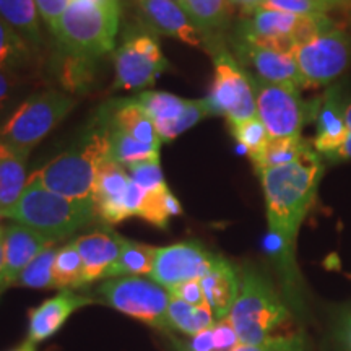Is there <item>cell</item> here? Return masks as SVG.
Segmentation results:
<instances>
[{
	"instance_id": "cell-40",
	"label": "cell",
	"mask_w": 351,
	"mask_h": 351,
	"mask_svg": "<svg viewBox=\"0 0 351 351\" xmlns=\"http://www.w3.org/2000/svg\"><path fill=\"white\" fill-rule=\"evenodd\" d=\"M345 122H346V138L345 143L333 153L332 156H328L327 160L332 163H341V161H351V101L345 104Z\"/></svg>"
},
{
	"instance_id": "cell-15",
	"label": "cell",
	"mask_w": 351,
	"mask_h": 351,
	"mask_svg": "<svg viewBox=\"0 0 351 351\" xmlns=\"http://www.w3.org/2000/svg\"><path fill=\"white\" fill-rule=\"evenodd\" d=\"M3 271L0 276V295L15 285L21 271L34 257L39 256L44 249L57 244L41 232L32 230V228L12 223L3 228Z\"/></svg>"
},
{
	"instance_id": "cell-3",
	"label": "cell",
	"mask_w": 351,
	"mask_h": 351,
	"mask_svg": "<svg viewBox=\"0 0 351 351\" xmlns=\"http://www.w3.org/2000/svg\"><path fill=\"white\" fill-rule=\"evenodd\" d=\"M109 160V138L104 127L91 132L78 147L64 152L29 174L28 181L73 200H93L96 176Z\"/></svg>"
},
{
	"instance_id": "cell-7",
	"label": "cell",
	"mask_w": 351,
	"mask_h": 351,
	"mask_svg": "<svg viewBox=\"0 0 351 351\" xmlns=\"http://www.w3.org/2000/svg\"><path fill=\"white\" fill-rule=\"evenodd\" d=\"M101 302L119 313L142 320L158 330L171 333L168 320L169 293L156 282L142 276H119L109 278L96 289Z\"/></svg>"
},
{
	"instance_id": "cell-35",
	"label": "cell",
	"mask_w": 351,
	"mask_h": 351,
	"mask_svg": "<svg viewBox=\"0 0 351 351\" xmlns=\"http://www.w3.org/2000/svg\"><path fill=\"white\" fill-rule=\"evenodd\" d=\"M228 124H230L231 135L247 152L249 158H251V161L254 163L261 156L262 150L270 140V135L267 132L265 125L262 124L258 116L238 122H228Z\"/></svg>"
},
{
	"instance_id": "cell-1",
	"label": "cell",
	"mask_w": 351,
	"mask_h": 351,
	"mask_svg": "<svg viewBox=\"0 0 351 351\" xmlns=\"http://www.w3.org/2000/svg\"><path fill=\"white\" fill-rule=\"evenodd\" d=\"M324 171L320 155L313 147L295 163L257 173L265 197L269 232L280 239L287 258L295 265L298 232L313 207Z\"/></svg>"
},
{
	"instance_id": "cell-17",
	"label": "cell",
	"mask_w": 351,
	"mask_h": 351,
	"mask_svg": "<svg viewBox=\"0 0 351 351\" xmlns=\"http://www.w3.org/2000/svg\"><path fill=\"white\" fill-rule=\"evenodd\" d=\"M98 300L90 296H83L73 293V289H60L59 295L51 300H46L41 306L34 307L29 311V328H28V341L38 345L62 328L70 315L82 307L95 304Z\"/></svg>"
},
{
	"instance_id": "cell-28",
	"label": "cell",
	"mask_w": 351,
	"mask_h": 351,
	"mask_svg": "<svg viewBox=\"0 0 351 351\" xmlns=\"http://www.w3.org/2000/svg\"><path fill=\"white\" fill-rule=\"evenodd\" d=\"M311 148H313V143H309L302 137L270 138L262 150L261 156L252 165L256 168V173H261L262 169L267 168L295 163V161L301 160Z\"/></svg>"
},
{
	"instance_id": "cell-39",
	"label": "cell",
	"mask_w": 351,
	"mask_h": 351,
	"mask_svg": "<svg viewBox=\"0 0 351 351\" xmlns=\"http://www.w3.org/2000/svg\"><path fill=\"white\" fill-rule=\"evenodd\" d=\"M38 5L39 16H41L44 23L49 26V29L56 28L57 21L64 15L70 5V0H34Z\"/></svg>"
},
{
	"instance_id": "cell-8",
	"label": "cell",
	"mask_w": 351,
	"mask_h": 351,
	"mask_svg": "<svg viewBox=\"0 0 351 351\" xmlns=\"http://www.w3.org/2000/svg\"><path fill=\"white\" fill-rule=\"evenodd\" d=\"M252 85L257 116L270 138L301 137V130L307 122H314L319 98L309 103L301 96V88L269 83L256 75H252Z\"/></svg>"
},
{
	"instance_id": "cell-29",
	"label": "cell",
	"mask_w": 351,
	"mask_h": 351,
	"mask_svg": "<svg viewBox=\"0 0 351 351\" xmlns=\"http://www.w3.org/2000/svg\"><path fill=\"white\" fill-rule=\"evenodd\" d=\"M168 320L173 330H178L184 335L194 337L212 327L217 320L208 307L192 306L186 301L171 296L168 306Z\"/></svg>"
},
{
	"instance_id": "cell-48",
	"label": "cell",
	"mask_w": 351,
	"mask_h": 351,
	"mask_svg": "<svg viewBox=\"0 0 351 351\" xmlns=\"http://www.w3.org/2000/svg\"><path fill=\"white\" fill-rule=\"evenodd\" d=\"M174 2H179V0H174Z\"/></svg>"
},
{
	"instance_id": "cell-27",
	"label": "cell",
	"mask_w": 351,
	"mask_h": 351,
	"mask_svg": "<svg viewBox=\"0 0 351 351\" xmlns=\"http://www.w3.org/2000/svg\"><path fill=\"white\" fill-rule=\"evenodd\" d=\"M109 138V160L114 163L129 168L132 165L142 163V161H158L160 160V147L148 145L132 138L124 132L104 127Z\"/></svg>"
},
{
	"instance_id": "cell-46",
	"label": "cell",
	"mask_w": 351,
	"mask_h": 351,
	"mask_svg": "<svg viewBox=\"0 0 351 351\" xmlns=\"http://www.w3.org/2000/svg\"><path fill=\"white\" fill-rule=\"evenodd\" d=\"M348 345H350V350H351V322H350V327H348Z\"/></svg>"
},
{
	"instance_id": "cell-18",
	"label": "cell",
	"mask_w": 351,
	"mask_h": 351,
	"mask_svg": "<svg viewBox=\"0 0 351 351\" xmlns=\"http://www.w3.org/2000/svg\"><path fill=\"white\" fill-rule=\"evenodd\" d=\"M145 21L158 33L192 47L205 46V38L174 0H137Z\"/></svg>"
},
{
	"instance_id": "cell-36",
	"label": "cell",
	"mask_w": 351,
	"mask_h": 351,
	"mask_svg": "<svg viewBox=\"0 0 351 351\" xmlns=\"http://www.w3.org/2000/svg\"><path fill=\"white\" fill-rule=\"evenodd\" d=\"M127 173L130 174L132 181L147 192L163 191V189L168 187L163 171H161L160 160L142 161V163L132 165L127 168Z\"/></svg>"
},
{
	"instance_id": "cell-6",
	"label": "cell",
	"mask_w": 351,
	"mask_h": 351,
	"mask_svg": "<svg viewBox=\"0 0 351 351\" xmlns=\"http://www.w3.org/2000/svg\"><path fill=\"white\" fill-rule=\"evenodd\" d=\"M75 108L72 96L57 90L39 91L25 99L0 127V142L29 153Z\"/></svg>"
},
{
	"instance_id": "cell-10",
	"label": "cell",
	"mask_w": 351,
	"mask_h": 351,
	"mask_svg": "<svg viewBox=\"0 0 351 351\" xmlns=\"http://www.w3.org/2000/svg\"><path fill=\"white\" fill-rule=\"evenodd\" d=\"M293 56L300 69L304 88L324 86L337 80L351 64V38L333 26L327 32L298 44Z\"/></svg>"
},
{
	"instance_id": "cell-5",
	"label": "cell",
	"mask_w": 351,
	"mask_h": 351,
	"mask_svg": "<svg viewBox=\"0 0 351 351\" xmlns=\"http://www.w3.org/2000/svg\"><path fill=\"white\" fill-rule=\"evenodd\" d=\"M241 345H256L274 337L289 319V311L274 285L256 269L241 271L239 295L226 317Z\"/></svg>"
},
{
	"instance_id": "cell-16",
	"label": "cell",
	"mask_w": 351,
	"mask_h": 351,
	"mask_svg": "<svg viewBox=\"0 0 351 351\" xmlns=\"http://www.w3.org/2000/svg\"><path fill=\"white\" fill-rule=\"evenodd\" d=\"M234 51L239 64L252 67L256 77L261 80L304 88L301 72L291 52L256 46L243 39H236Z\"/></svg>"
},
{
	"instance_id": "cell-12",
	"label": "cell",
	"mask_w": 351,
	"mask_h": 351,
	"mask_svg": "<svg viewBox=\"0 0 351 351\" xmlns=\"http://www.w3.org/2000/svg\"><path fill=\"white\" fill-rule=\"evenodd\" d=\"M142 108L152 117L158 137L169 143L184 132L199 124L200 121L213 116L207 98L184 99L168 91H143L135 96Z\"/></svg>"
},
{
	"instance_id": "cell-4",
	"label": "cell",
	"mask_w": 351,
	"mask_h": 351,
	"mask_svg": "<svg viewBox=\"0 0 351 351\" xmlns=\"http://www.w3.org/2000/svg\"><path fill=\"white\" fill-rule=\"evenodd\" d=\"M5 218L59 243L93 223L98 215L93 200L67 199L38 182L28 181L20 200Z\"/></svg>"
},
{
	"instance_id": "cell-14",
	"label": "cell",
	"mask_w": 351,
	"mask_h": 351,
	"mask_svg": "<svg viewBox=\"0 0 351 351\" xmlns=\"http://www.w3.org/2000/svg\"><path fill=\"white\" fill-rule=\"evenodd\" d=\"M217 254L210 252L199 241L182 243L156 249L152 280L163 288H173L191 280H202L212 269Z\"/></svg>"
},
{
	"instance_id": "cell-30",
	"label": "cell",
	"mask_w": 351,
	"mask_h": 351,
	"mask_svg": "<svg viewBox=\"0 0 351 351\" xmlns=\"http://www.w3.org/2000/svg\"><path fill=\"white\" fill-rule=\"evenodd\" d=\"M33 62V51L29 43L0 19V70L15 72L26 69Z\"/></svg>"
},
{
	"instance_id": "cell-9",
	"label": "cell",
	"mask_w": 351,
	"mask_h": 351,
	"mask_svg": "<svg viewBox=\"0 0 351 351\" xmlns=\"http://www.w3.org/2000/svg\"><path fill=\"white\" fill-rule=\"evenodd\" d=\"M213 83L207 101L213 116L238 122L257 116L252 75L223 46L212 44Z\"/></svg>"
},
{
	"instance_id": "cell-21",
	"label": "cell",
	"mask_w": 351,
	"mask_h": 351,
	"mask_svg": "<svg viewBox=\"0 0 351 351\" xmlns=\"http://www.w3.org/2000/svg\"><path fill=\"white\" fill-rule=\"evenodd\" d=\"M205 300L215 315V320H223L239 295L241 274L230 261L217 256L212 269L200 280Z\"/></svg>"
},
{
	"instance_id": "cell-38",
	"label": "cell",
	"mask_w": 351,
	"mask_h": 351,
	"mask_svg": "<svg viewBox=\"0 0 351 351\" xmlns=\"http://www.w3.org/2000/svg\"><path fill=\"white\" fill-rule=\"evenodd\" d=\"M168 293L169 296L178 298V300L181 301H186L192 306L208 307L207 300H205V295H204V289H202L200 280H191V282L176 285L173 288H168Z\"/></svg>"
},
{
	"instance_id": "cell-37",
	"label": "cell",
	"mask_w": 351,
	"mask_h": 351,
	"mask_svg": "<svg viewBox=\"0 0 351 351\" xmlns=\"http://www.w3.org/2000/svg\"><path fill=\"white\" fill-rule=\"evenodd\" d=\"M234 351H311L304 335H274L256 345H239Z\"/></svg>"
},
{
	"instance_id": "cell-32",
	"label": "cell",
	"mask_w": 351,
	"mask_h": 351,
	"mask_svg": "<svg viewBox=\"0 0 351 351\" xmlns=\"http://www.w3.org/2000/svg\"><path fill=\"white\" fill-rule=\"evenodd\" d=\"M179 215H182L181 202L171 192L169 187H166L163 191L155 192L145 191L142 207L137 217L160 230H168L171 218L179 217Z\"/></svg>"
},
{
	"instance_id": "cell-19",
	"label": "cell",
	"mask_w": 351,
	"mask_h": 351,
	"mask_svg": "<svg viewBox=\"0 0 351 351\" xmlns=\"http://www.w3.org/2000/svg\"><path fill=\"white\" fill-rule=\"evenodd\" d=\"M345 104L340 88L337 86L328 88L319 98L317 111L314 116L315 137L313 147L320 156H332L345 143Z\"/></svg>"
},
{
	"instance_id": "cell-44",
	"label": "cell",
	"mask_w": 351,
	"mask_h": 351,
	"mask_svg": "<svg viewBox=\"0 0 351 351\" xmlns=\"http://www.w3.org/2000/svg\"><path fill=\"white\" fill-rule=\"evenodd\" d=\"M13 351H36V345L29 343V341L26 340L23 345L19 346V348H16V350H13Z\"/></svg>"
},
{
	"instance_id": "cell-13",
	"label": "cell",
	"mask_w": 351,
	"mask_h": 351,
	"mask_svg": "<svg viewBox=\"0 0 351 351\" xmlns=\"http://www.w3.org/2000/svg\"><path fill=\"white\" fill-rule=\"evenodd\" d=\"M145 191L132 181L124 166L108 160L96 176L93 205L98 218L108 225H117L130 217H137Z\"/></svg>"
},
{
	"instance_id": "cell-45",
	"label": "cell",
	"mask_w": 351,
	"mask_h": 351,
	"mask_svg": "<svg viewBox=\"0 0 351 351\" xmlns=\"http://www.w3.org/2000/svg\"><path fill=\"white\" fill-rule=\"evenodd\" d=\"M3 271V241L0 238V276H2Z\"/></svg>"
},
{
	"instance_id": "cell-11",
	"label": "cell",
	"mask_w": 351,
	"mask_h": 351,
	"mask_svg": "<svg viewBox=\"0 0 351 351\" xmlns=\"http://www.w3.org/2000/svg\"><path fill=\"white\" fill-rule=\"evenodd\" d=\"M166 69L169 64L153 34H130L114 52L116 80L112 88L132 91L152 86Z\"/></svg>"
},
{
	"instance_id": "cell-34",
	"label": "cell",
	"mask_w": 351,
	"mask_h": 351,
	"mask_svg": "<svg viewBox=\"0 0 351 351\" xmlns=\"http://www.w3.org/2000/svg\"><path fill=\"white\" fill-rule=\"evenodd\" d=\"M56 254V244L44 249V251L39 254V256L34 257L33 261L28 263V267L21 271L13 287L33 289L54 288V285H52V269H54Z\"/></svg>"
},
{
	"instance_id": "cell-23",
	"label": "cell",
	"mask_w": 351,
	"mask_h": 351,
	"mask_svg": "<svg viewBox=\"0 0 351 351\" xmlns=\"http://www.w3.org/2000/svg\"><path fill=\"white\" fill-rule=\"evenodd\" d=\"M28 156L29 153L0 142V212L3 218L15 207L28 184Z\"/></svg>"
},
{
	"instance_id": "cell-26",
	"label": "cell",
	"mask_w": 351,
	"mask_h": 351,
	"mask_svg": "<svg viewBox=\"0 0 351 351\" xmlns=\"http://www.w3.org/2000/svg\"><path fill=\"white\" fill-rule=\"evenodd\" d=\"M156 249L158 247H153V245L127 239L121 256L106 270L103 280L119 278V276L150 275L153 265H155Z\"/></svg>"
},
{
	"instance_id": "cell-24",
	"label": "cell",
	"mask_w": 351,
	"mask_h": 351,
	"mask_svg": "<svg viewBox=\"0 0 351 351\" xmlns=\"http://www.w3.org/2000/svg\"><path fill=\"white\" fill-rule=\"evenodd\" d=\"M0 19L15 28L29 46L36 49L41 47L43 33L34 0H0Z\"/></svg>"
},
{
	"instance_id": "cell-47",
	"label": "cell",
	"mask_w": 351,
	"mask_h": 351,
	"mask_svg": "<svg viewBox=\"0 0 351 351\" xmlns=\"http://www.w3.org/2000/svg\"><path fill=\"white\" fill-rule=\"evenodd\" d=\"M3 217H2V212H0V219H2ZM2 236H3V228L2 226H0V238H2Z\"/></svg>"
},
{
	"instance_id": "cell-33",
	"label": "cell",
	"mask_w": 351,
	"mask_h": 351,
	"mask_svg": "<svg viewBox=\"0 0 351 351\" xmlns=\"http://www.w3.org/2000/svg\"><path fill=\"white\" fill-rule=\"evenodd\" d=\"M52 285L59 289L85 287V269L75 241H70L57 249L54 269H52Z\"/></svg>"
},
{
	"instance_id": "cell-31",
	"label": "cell",
	"mask_w": 351,
	"mask_h": 351,
	"mask_svg": "<svg viewBox=\"0 0 351 351\" xmlns=\"http://www.w3.org/2000/svg\"><path fill=\"white\" fill-rule=\"evenodd\" d=\"M96 62L98 60L70 56L59 51V56H57V75H59L60 85L70 93L85 91L95 80Z\"/></svg>"
},
{
	"instance_id": "cell-20",
	"label": "cell",
	"mask_w": 351,
	"mask_h": 351,
	"mask_svg": "<svg viewBox=\"0 0 351 351\" xmlns=\"http://www.w3.org/2000/svg\"><path fill=\"white\" fill-rule=\"evenodd\" d=\"M73 241L83 261L85 285L103 280L106 270L117 261L127 243L124 236L112 230H96Z\"/></svg>"
},
{
	"instance_id": "cell-25",
	"label": "cell",
	"mask_w": 351,
	"mask_h": 351,
	"mask_svg": "<svg viewBox=\"0 0 351 351\" xmlns=\"http://www.w3.org/2000/svg\"><path fill=\"white\" fill-rule=\"evenodd\" d=\"M192 23L204 34L205 44L207 38H212L225 28L230 20V2L228 0H179Z\"/></svg>"
},
{
	"instance_id": "cell-41",
	"label": "cell",
	"mask_w": 351,
	"mask_h": 351,
	"mask_svg": "<svg viewBox=\"0 0 351 351\" xmlns=\"http://www.w3.org/2000/svg\"><path fill=\"white\" fill-rule=\"evenodd\" d=\"M15 88L16 78L13 75V72H3V70H0V112L10 103L13 93H15Z\"/></svg>"
},
{
	"instance_id": "cell-43",
	"label": "cell",
	"mask_w": 351,
	"mask_h": 351,
	"mask_svg": "<svg viewBox=\"0 0 351 351\" xmlns=\"http://www.w3.org/2000/svg\"><path fill=\"white\" fill-rule=\"evenodd\" d=\"M228 2H230V5L232 7L241 8V10L247 13V15H252L254 12L258 10V8L263 5L265 0H228Z\"/></svg>"
},
{
	"instance_id": "cell-22",
	"label": "cell",
	"mask_w": 351,
	"mask_h": 351,
	"mask_svg": "<svg viewBox=\"0 0 351 351\" xmlns=\"http://www.w3.org/2000/svg\"><path fill=\"white\" fill-rule=\"evenodd\" d=\"M103 116L106 117L103 127L121 130L130 135L132 138L148 145L161 147V143H163L158 137L152 117L142 108V104L135 99V96L129 99L116 101V103L111 104V111L103 112Z\"/></svg>"
},
{
	"instance_id": "cell-2",
	"label": "cell",
	"mask_w": 351,
	"mask_h": 351,
	"mask_svg": "<svg viewBox=\"0 0 351 351\" xmlns=\"http://www.w3.org/2000/svg\"><path fill=\"white\" fill-rule=\"evenodd\" d=\"M119 23V0H70L52 34L60 52L98 60L114 49Z\"/></svg>"
},
{
	"instance_id": "cell-42",
	"label": "cell",
	"mask_w": 351,
	"mask_h": 351,
	"mask_svg": "<svg viewBox=\"0 0 351 351\" xmlns=\"http://www.w3.org/2000/svg\"><path fill=\"white\" fill-rule=\"evenodd\" d=\"M314 8L315 13H324L327 15L328 12H351V0H304Z\"/></svg>"
}]
</instances>
